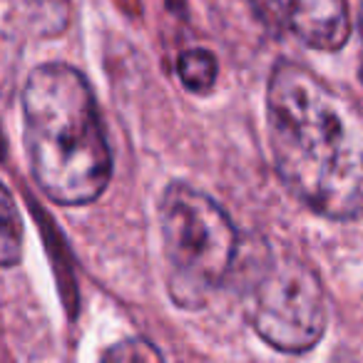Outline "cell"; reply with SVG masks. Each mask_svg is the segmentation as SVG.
I'll return each instance as SVG.
<instances>
[{"instance_id": "obj_1", "label": "cell", "mask_w": 363, "mask_h": 363, "mask_svg": "<svg viewBox=\"0 0 363 363\" xmlns=\"http://www.w3.org/2000/svg\"><path fill=\"white\" fill-rule=\"evenodd\" d=\"M267 125L286 189L318 217L363 214V110L303 65L279 60L267 85Z\"/></svg>"}, {"instance_id": "obj_9", "label": "cell", "mask_w": 363, "mask_h": 363, "mask_svg": "<svg viewBox=\"0 0 363 363\" xmlns=\"http://www.w3.org/2000/svg\"><path fill=\"white\" fill-rule=\"evenodd\" d=\"M361 77H363V70H361Z\"/></svg>"}, {"instance_id": "obj_4", "label": "cell", "mask_w": 363, "mask_h": 363, "mask_svg": "<svg viewBox=\"0 0 363 363\" xmlns=\"http://www.w3.org/2000/svg\"><path fill=\"white\" fill-rule=\"evenodd\" d=\"M252 326L269 346L303 353L326 331V296L321 279L296 257H272L252 296Z\"/></svg>"}, {"instance_id": "obj_2", "label": "cell", "mask_w": 363, "mask_h": 363, "mask_svg": "<svg viewBox=\"0 0 363 363\" xmlns=\"http://www.w3.org/2000/svg\"><path fill=\"white\" fill-rule=\"evenodd\" d=\"M23 135L38 187L57 204H92L110 184L112 152L92 87L75 67L48 62L23 85Z\"/></svg>"}, {"instance_id": "obj_7", "label": "cell", "mask_w": 363, "mask_h": 363, "mask_svg": "<svg viewBox=\"0 0 363 363\" xmlns=\"http://www.w3.org/2000/svg\"><path fill=\"white\" fill-rule=\"evenodd\" d=\"M177 75H179L182 85L189 92H209L217 82L219 75V62L209 50L202 48H192L184 50L177 60Z\"/></svg>"}, {"instance_id": "obj_3", "label": "cell", "mask_w": 363, "mask_h": 363, "mask_svg": "<svg viewBox=\"0 0 363 363\" xmlns=\"http://www.w3.org/2000/svg\"><path fill=\"white\" fill-rule=\"evenodd\" d=\"M167 289L179 308H202L227 281L239 252L229 214L187 182H172L160 202Z\"/></svg>"}, {"instance_id": "obj_8", "label": "cell", "mask_w": 363, "mask_h": 363, "mask_svg": "<svg viewBox=\"0 0 363 363\" xmlns=\"http://www.w3.org/2000/svg\"><path fill=\"white\" fill-rule=\"evenodd\" d=\"M105 361H115V363H132V361H160L162 353L152 346L145 338H127V341L117 343V346L107 348L102 353Z\"/></svg>"}, {"instance_id": "obj_5", "label": "cell", "mask_w": 363, "mask_h": 363, "mask_svg": "<svg viewBox=\"0 0 363 363\" xmlns=\"http://www.w3.org/2000/svg\"><path fill=\"white\" fill-rule=\"evenodd\" d=\"M264 21L313 50H341L351 38L346 0H252Z\"/></svg>"}, {"instance_id": "obj_6", "label": "cell", "mask_w": 363, "mask_h": 363, "mask_svg": "<svg viewBox=\"0 0 363 363\" xmlns=\"http://www.w3.org/2000/svg\"><path fill=\"white\" fill-rule=\"evenodd\" d=\"M23 257V219L6 184H0V267H16Z\"/></svg>"}]
</instances>
